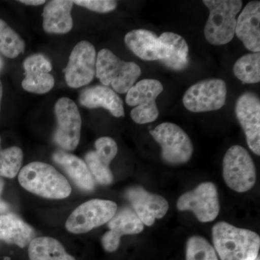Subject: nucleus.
Here are the masks:
<instances>
[{
  "instance_id": "16",
  "label": "nucleus",
  "mask_w": 260,
  "mask_h": 260,
  "mask_svg": "<svg viewBox=\"0 0 260 260\" xmlns=\"http://www.w3.org/2000/svg\"><path fill=\"white\" fill-rule=\"evenodd\" d=\"M108 227L109 230L102 237V245L106 251L114 252L119 248L122 236L140 234L144 229V224L133 208L126 206L116 210L108 222Z\"/></svg>"
},
{
  "instance_id": "13",
  "label": "nucleus",
  "mask_w": 260,
  "mask_h": 260,
  "mask_svg": "<svg viewBox=\"0 0 260 260\" xmlns=\"http://www.w3.org/2000/svg\"><path fill=\"white\" fill-rule=\"evenodd\" d=\"M236 116L246 135L248 146L260 155V101L253 92L247 91L238 98Z\"/></svg>"
},
{
  "instance_id": "30",
  "label": "nucleus",
  "mask_w": 260,
  "mask_h": 260,
  "mask_svg": "<svg viewBox=\"0 0 260 260\" xmlns=\"http://www.w3.org/2000/svg\"><path fill=\"white\" fill-rule=\"evenodd\" d=\"M73 2L77 5L99 13H110L117 7V2L113 0H76Z\"/></svg>"
},
{
  "instance_id": "12",
  "label": "nucleus",
  "mask_w": 260,
  "mask_h": 260,
  "mask_svg": "<svg viewBox=\"0 0 260 260\" xmlns=\"http://www.w3.org/2000/svg\"><path fill=\"white\" fill-rule=\"evenodd\" d=\"M97 54L93 44L86 41L75 45L64 69L65 81L72 88L90 83L95 76Z\"/></svg>"
},
{
  "instance_id": "31",
  "label": "nucleus",
  "mask_w": 260,
  "mask_h": 260,
  "mask_svg": "<svg viewBox=\"0 0 260 260\" xmlns=\"http://www.w3.org/2000/svg\"><path fill=\"white\" fill-rule=\"evenodd\" d=\"M3 186H4V181L3 179H0V213H3V212L7 211L9 209L8 204L5 203L3 200L1 199V194L3 192Z\"/></svg>"
},
{
  "instance_id": "18",
  "label": "nucleus",
  "mask_w": 260,
  "mask_h": 260,
  "mask_svg": "<svg viewBox=\"0 0 260 260\" xmlns=\"http://www.w3.org/2000/svg\"><path fill=\"white\" fill-rule=\"evenodd\" d=\"M260 2L248 3L237 19L235 34L244 47L253 53L260 51Z\"/></svg>"
},
{
  "instance_id": "7",
  "label": "nucleus",
  "mask_w": 260,
  "mask_h": 260,
  "mask_svg": "<svg viewBox=\"0 0 260 260\" xmlns=\"http://www.w3.org/2000/svg\"><path fill=\"white\" fill-rule=\"evenodd\" d=\"M162 90L161 83L155 79L141 80L128 90L125 102L134 107L130 116L135 123L148 124L158 119L159 111L155 101Z\"/></svg>"
},
{
  "instance_id": "19",
  "label": "nucleus",
  "mask_w": 260,
  "mask_h": 260,
  "mask_svg": "<svg viewBox=\"0 0 260 260\" xmlns=\"http://www.w3.org/2000/svg\"><path fill=\"white\" fill-rule=\"evenodd\" d=\"M79 99L80 104L88 109L104 108L118 118L125 115L122 99L109 87L96 85L84 89Z\"/></svg>"
},
{
  "instance_id": "3",
  "label": "nucleus",
  "mask_w": 260,
  "mask_h": 260,
  "mask_svg": "<svg viewBox=\"0 0 260 260\" xmlns=\"http://www.w3.org/2000/svg\"><path fill=\"white\" fill-rule=\"evenodd\" d=\"M210 11L205 24V39L212 45L229 44L235 34L237 15L242 9L240 0H204L203 2Z\"/></svg>"
},
{
  "instance_id": "9",
  "label": "nucleus",
  "mask_w": 260,
  "mask_h": 260,
  "mask_svg": "<svg viewBox=\"0 0 260 260\" xmlns=\"http://www.w3.org/2000/svg\"><path fill=\"white\" fill-rule=\"evenodd\" d=\"M56 127L53 140L67 151L74 150L79 144L82 119L78 107L73 100L62 97L54 106Z\"/></svg>"
},
{
  "instance_id": "8",
  "label": "nucleus",
  "mask_w": 260,
  "mask_h": 260,
  "mask_svg": "<svg viewBox=\"0 0 260 260\" xmlns=\"http://www.w3.org/2000/svg\"><path fill=\"white\" fill-rule=\"evenodd\" d=\"M226 98L225 81L218 78H209L189 87L183 97V104L189 112H213L223 107Z\"/></svg>"
},
{
  "instance_id": "28",
  "label": "nucleus",
  "mask_w": 260,
  "mask_h": 260,
  "mask_svg": "<svg viewBox=\"0 0 260 260\" xmlns=\"http://www.w3.org/2000/svg\"><path fill=\"white\" fill-rule=\"evenodd\" d=\"M23 153L18 147L2 149L0 138V177L13 179L20 172Z\"/></svg>"
},
{
  "instance_id": "1",
  "label": "nucleus",
  "mask_w": 260,
  "mask_h": 260,
  "mask_svg": "<svg viewBox=\"0 0 260 260\" xmlns=\"http://www.w3.org/2000/svg\"><path fill=\"white\" fill-rule=\"evenodd\" d=\"M213 247L220 260H256L260 237L249 229L220 221L212 229Z\"/></svg>"
},
{
  "instance_id": "2",
  "label": "nucleus",
  "mask_w": 260,
  "mask_h": 260,
  "mask_svg": "<svg viewBox=\"0 0 260 260\" xmlns=\"http://www.w3.org/2000/svg\"><path fill=\"white\" fill-rule=\"evenodd\" d=\"M18 181L27 191L49 199H64L72 191L66 178L45 162L27 164L20 171Z\"/></svg>"
},
{
  "instance_id": "5",
  "label": "nucleus",
  "mask_w": 260,
  "mask_h": 260,
  "mask_svg": "<svg viewBox=\"0 0 260 260\" xmlns=\"http://www.w3.org/2000/svg\"><path fill=\"white\" fill-rule=\"evenodd\" d=\"M223 177L226 185L237 192H246L255 185V164L244 147L228 149L223 159Z\"/></svg>"
},
{
  "instance_id": "25",
  "label": "nucleus",
  "mask_w": 260,
  "mask_h": 260,
  "mask_svg": "<svg viewBox=\"0 0 260 260\" xmlns=\"http://www.w3.org/2000/svg\"><path fill=\"white\" fill-rule=\"evenodd\" d=\"M30 260H75L59 241L50 237H38L29 244Z\"/></svg>"
},
{
  "instance_id": "23",
  "label": "nucleus",
  "mask_w": 260,
  "mask_h": 260,
  "mask_svg": "<svg viewBox=\"0 0 260 260\" xmlns=\"http://www.w3.org/2000/svg\"><path fill=\"white\" fill-rule=\"evenodd\" d=\"M53 160L68 174L80 189L86 191L93 190L95 181L84 160L63 150L53 154Z\"/></svg>"
},
{
  "instance_id": "14",
  "label": "nucleus",
  "mask_w": 260,
  "mask_h": 260,
  "mask_svg": "<svg viewBox=\"0 0 260 260\" xmlns=\"http://www.w3.org/2000/svg\"><path fill=\"white\" fill-rule=\"evenodd\" d=\"M125 197L138 218L148 226L153 225L156 219L164 218L169 210V203L165 198L142 186H131L126 189Z\"/></svg>"
},
{
  "instance_id": "29",
  "label": "nucleus",
  "mask_w": 260,
  "mask_h": 260,
  "mask_svg": "<svg viewBox=\"0 0 260 260\" xmlns=\"http://www.w3.org/2000/svg\"><path fill=\"white\" fill-rule=\"evenodd\" d=\"M186 260H218L216 251L201 236H192L186 241Z\"/></svg>"
},
{
  "instance_id": "15",
  "label": "nucleus",
  "mask_w": 260,
  "mask_h": 260,
  "mask_svg": "<svg viewBox=\"0 0 260 260\" xmlns=\"http://www.w3.org/2000/svg\"><path fill=\"white\" fill-rule=\"evenodd\" d=\"M95 150L85 155V162L92 177L99 184L109 185L113 182V174L109 166L118 153L115 140L102 137L95 142Z\"/></svg>"
},
{
  "instance_id": "10",
  "label": "nucleus",
  "mask_w": 260,
  "mask_h": 260,
  "mask_svg": "<svg viewBox=\"0 0 260 260\" xmlns=\"http://www.w3.org/2000/svg\"><path fill=\"white\" fill-rule=\"evenodd\" d=\"M177 207L180 211H191L202 223L213 221L220 212L216 185L211 181L201 183L192 190L181 194Z\"/></svg>"
},
{
  "instance_id": "32",
  "label": "nucleus",
  "mask_w": 260,
  "mask_h": 260,
  "mask_svg": "<svg viewBox=\"0 0 260 260\" xmlns=\"http://www.w3.org/2000/svg\"><path fill=\"white\" fill-rule=\"evenodd\" d=\"M20 3L26 5H31V6H38L46 3L44 0H20Z\"/></svg>"
},
{
  "instance_id": "33",
  "label": "nucleus",
  "mask_w": 260,
  "mask_h": 260,
  "mask_svg": "<svg viewBox=\"0 0 260 260\" xmlns=\"http://www.w3.org/2000/svg\"><path fill=\"white\" fill-rule=\"evenodd\" d=\"M3 84H2L1 80H0V112H1V104H2V99H3Z\"/></svg>"
},
{
  "instance_id": "35",
  "label": "nucleus",
  "mask_w": 260,
  "mask_h": 260,
  "mask_svg": "<svg viewBox=\"0 0 260 260\" xmlns=\"http://www.w3.org/2000/svg\"><path fill=\"white\" fill-rule=\"evenodd\" d=\"M5 260H10V258L9 257L5 258Z\"/></svg>"
},
{
  "instance_id": "22",
  "label": "nucleus",
  "mask_w": 260,
  "mask_h": 260,
  "mask_svg": "<svg viewBox=\"0 0 260 260\" xmlns=\"http://www.w3.org/2000/svg\"><path fill=\"white\" fill-rule=\"evenodd\" d=\"M124 42L132 52L145 61H160L161 44L156 34L145 29L133 30L126 34Z\"/></svg>"
},
{
  "instance_id": "17",
  "label": "nucleus",
  "mask_w": 260,
  "mask_h": 260,
  "mask_svg": "<svg viewBox=\"0 0 260 260\" xmlns=\"http://www.w3.org/2000/svg\"><path fill=\"white\" fill-rule=\"evenodd\" d=\"M25 78L22 87L25 91L36 94H44L54 88L55 80L50 74L52 65L44 54H32L23 61Z\"/></svg>"
},
{
  "instance_id": "26",
  "label": "nucleus",
  "mask_w": 260,
  "mask_h": 260,
  "mask_svg": "<svg viewBox=\"0 0 260 260\" xmlns=\"http://www.w3.org/2000/svg\"><path fill=\"white\" fill-rule=\"evenodd\" d=\"M234 73L244 84L260 81V54L251 53L239 58L234 66Z\"/></svg>"
},
{
  "instance_id": "27",
  "label": "nucleus",
  "mask_w": 260,
  "mask_h": 260,
  "mask_svg": "<svg viewBox=\"0 0 260 260\" xmlns=\"http://www.w3.org/2000/svg\"><path fill=\"white\" fill-rule=\"evenodd\" d=\"M25 48L21 37L0 19V52L6 57L14 59L24 52Z\"/></svg>"
},
{
  "instance_id": "21",
  "label": "nucleus",
  "mask_w": 260,
  "mask_h": 260,
  "mask_svg": "<svg viewBox=\"0 0 260 260\" xmlns=\"http://www.w3.org/2000/svg\"><path fill=\"white\" fill-rule=\"evenodd\" d=\"M73 1L53 0L43 11V28L48 34H65L73 29Z\"/></svg>"
},
{
  "instance_id": "6",
  "label": "nucleus",
  "mask_w": 260,
  "mask_h": 260,
  "mask_svg": "<svg viewBox=\"0 0 260 260\" xmlns=\"http://www.w3.org/2000/svg\"><path fill=\"white\" fill-rule=\"evenodd\" d=\"M150 134L161 148L164 162L169 165H181L190 160L194 152L192 142L177 124L161 123L150 130Z\"/></svg>"
},
{
  "instance_id": "34",
  "label": "nucleus",
  "mask_w": 260,
  "mask_h": 260,
  "mask_svg": "<svg viewBox=\"0 0 260 260\" xmlns=\"http://www.w3.org/2000/svg\"><path fill=\"white\" fill-rule=\"evenodd\" d=\"M3 65H4V62H3V59H2L1 56H0V70L3 69Z\"/></svg>"
},
{
  "instance_id": "11",
  "label": "nucleus",
  "mask_w": 260,
  "mask_h": 260,
  "mask_svg": "<svg viewBox=\"0 0 260 260\" xmlns=\"http://www.w3.org/2000/svg\"><path fill=\"white\" fill-rule=\"evenodd\" d=\"M117 205L105 200L86 202L71 213L66 221V228L73 234H84L108 223L115 215Z\"/></svg>"
},
{
  "instance_id": "24",
  "label": "nucleus",
  "mask_w": 260,
  "mask_h": 260,
  "mask_svg": "<svg viewBox=\"0 0 260 260\" xmlns=\"http://www.w3.org/2000/svg\"><path fill=\"white\" fill-rule=\"evenodd\" d=\"M31 227L14 214L0 215V239L8 244L25 247L34 239Z\"/></svg>"
},
{
  "instance_id": "4",
  "label": "nucleus",
  "mask_w": 260,
  "mask_h": 260,
  "mask_svg": "<svg viewBox=\"0 0 260 260\" xmlns=\"http://www.w3.org/2000/svg\"><path fill=\"white\" fill-rule=\"evenodd\" d=\"M141 73L136 63L122 60L109 49H103L98 53L95 76L103 85L112 87L116 93H127Z\"/></svg>"
},
{
  "instance_id": "20",
  "label": "nucleus",
  "mask_w": 260,
  "mask_h": 260,
  "mask_svg": "<svg viewBox=\"0 0 260 260\" xmlns=\"http://www.w3.org/2000/svg\"><path fill=\"white\" fill-rule=\"evenodd\" d=\"M159 40L161 44L160 61L174 71L185 70L189 65V47L185 39L172 32H164Z\"/></svg>"
}]
</instances>
